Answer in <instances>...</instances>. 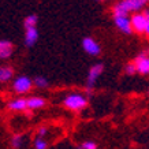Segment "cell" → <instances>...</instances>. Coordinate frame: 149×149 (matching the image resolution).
Here are the masks:
<instances>
[{"mask_svg":"<svg viewBox=\"0 0 149 149\" xmlns=\"http://www.w3.org/2000/svg\"><path fill=\"white\" fill-rule=\"evenodd\" d=\"M146 4L145 0H123L113 6L112 14L113 17H129L130 13L137 14Z\"/></svg>","mask_w":149,"mask_h":149,"instance_id":"6da1fadb","label":"cell"},{"mask_svg":"<svg viewBox=\"0 0 149 149\" xmlns=\"http://www.w3.org/2000/svg\"><path fill=\"white\" fill-rule=\"evenodd\" d=\"M63 105L70 111H82L88 105V97L82 93H70L63 99Z\"/></svg>","mask_w":149,"mask_h":149,"instance_id":"7a4b0ae2","label":"cell"},{"mask_svg":"<svg viewBox=\"0 0 149 149\" xmlns=\"http://www.w3.org/2000/svg\"><path fill=\"white\" fill-rule=\"evenodd\" d=\"M33 79L26 77V75H19L15 78V81L13 82V91L18 95H25L27 92L32 91L33 88Z\"/></svg>","mask_w":149,"mask_h":149,"instance_id":"3957f363","label":"cell"},{"mask_svg":"<svg viewBox=\"0 0 149 149\" xmlns=\"http://www.w3.org/2000/svg\"><path fill=\"white\" fill-rule=\"evenodd\" d=\"M104 71V64L103 63H96L93 64L91 68H89V72H88V81H86V92L91 93V91L95 88L96 82L99 79V77L103 74Z\"/></svg>","mask_w":149,"mask_h":149,"instance_id":"277c9868","label":"cell"},{"mask_svg":"<svg viewBox=\"0 0 149 149\" xmlns=\"http://www.w3.org/2000/svg\"><path fill=\"white\" fill-rule=\"evenodd\" d=\"M133 32L136 33H145L146 26H148V18L145 17L144 13H137L130 18Z\"/></svg>","mask_w":149,"mask_h":149,"instance_id":"5b68a950","label":"cell"},{"mask_svg":"<svg viewBox=\"0 0 149 149\" xmlns=\"http://www.w3.org/2000/svg\"><path fill=\"white\" fill-rule=\"evenodd\" d=\"M82 48L88 55L91 56H99L101 54V47L95 38L92 37H84L82 40Z\"/></svg>","mask_w":149,"mask_h":149,"instance_id":"8992f818","label":"cell"},{"mask_svg":"<svg viewBox=\"0 0 149 149\" xmlns=\"http://www.w3.org/2000/svg\"><path fill=\"white\" fill-rule=\"evenodd\" d=\"M134 64L137 67V72L141 75H149V54L141 52L134 60Z\"/></svg>","mask_w":149,"mask_h":149,"instance_id":"52a82bcc","label":"cell"},{"mask_svg":"<svg viewBox=\"0 0 149 149\" xmlns=\"http://www.w3.org/2000/svg\"><path fill=\"white\" fill-rule=\"evenodd\" d=\"M113 23L115 26L125 34H131L133 27H131V21L129 17H113Z\"/></svg>","mask_w":149,"mask_h":149,"instance_id":"ba28073f","label":"cell"},{"mask_svg":"<svg viewBox=\"0 0 149 149\" xmlns=\"http://www.w3.org/2000/svg\"><path fill=\"white\" fill-rule=\"evenodd\" d=\"M38 40V30L37 27H32V29H26L25 32V45L27 48L33 47Z\"/></svg>","mask_w":149,"mask_h":149,"instance_id":"9c48e42d","label":"cell"},{"mask_svg":"<svg viewBox=\"0 0 149 149\" xmlns=\"http://www.w3.org/2000/svg\"><path fill=\"white\" fill-rule=\"evenodd\" d=\"M14 52L13 42L8 40H0V59H8Z\"/></svg>","mask_w":149,"mask_h":149,"instance_id":"30bf717a","label":"cell"},{"mask_svg":"<svg viewBox=\"0 0 149 149\" xmlns=\"http://www.w3.org/2000/svg\"><path fill=\"white\" fill-rule=\"evenodd\" d=\"M7 107L11 111H25L27 108V99H23V97L14 99L7 104Z\"/></svg>","mask_w":149,"mask_h":149,"instance_id":"8fae6325","label":"cell"},{"mask_svg":"<svg viewBox=\"0 0 149 149\" xmlns=\"http://www.w3.org/2000/svg\"><path fill=\"white\" fill-rule=\"evenodd\" d=\"M44 105H45V100L42 97L33 96V97L27 99V108L29 109H38V108H42Z\"/></svg>","mask_w":149,"mask_h":149,"instance_id":"7c38bea8","label":"cell"},{"mask_svg":"<svg viewBox=\"0 0 149 149\" xmlns=\"http://www.w3.org/2000/svg\"><path fill=\"white\" fill-rule=\"evenodd\" d=\"M14 77V70L10 66H1L0 67V84L10 81Z\"/></svg>","mask_w":149,"mask_h":149,"instance_id":"4fadbf2b","label":"cell"},{"mask_svg":"<svg viewBox=\"0 0 149 149\" xmlns=\"http://www.w3.org/2000/svg\"><path fill=\"white\" fill-rule=\"evenodd\" d=\"M37 22H38V17L36 14H32V15H27L25 21H23V26L25 29H32V27H36Z\"/></svg>","mask_w":149,"mask_h":149,"instance_id":"5bb4252c","label":"cell"},{"mask_svg":"<svg viewBox=\"0 0 149 149\" xmlns=\"http://www.w3.org/2000/svg\"><path fill=\"white\" fill-rule=\"evenodd\" d=\"M33 84H34V86L40 88V89H45V88H48V85H49V81H48L45 77H41V75H38V77L34 78Z\"/></svg>","mask_w":149,"mask_h":149,"instance_id":"9a60e30c","label":"cell"},{"mask_svg":"<svg viewBox=\"0 0 149 149\" xmlns=\"http://www.w3.org/2000/svg\"><path fill=\"white\" fill-rule=\"evenodd\" d=\"M22 142H23V136L22 134H15V136L11 138V145H13L14 149H19L22 146Z\"/></svg>","mask_w":149,"mask_h":149,"instance_id":"2e32d148","label":"cell"},{"mask_svg":"<svg viewBox=\"0 0 149 149\" xmlns=\"http://www.w3.org/2000/svg\"><path fill=\"white\" fill-rule=\"evenodd\" d=\"M47 148H48V142L44 138L37 137L34 140V149H47Z\"/></svg>","mask_w":149,"mask_h":149,"instance_id":"e0dca14e","label":"cell"},{"mask_svg":"<svg viewBox=\"0 0 149 149\" xmlns=\"http://www.w3.org/2000/svg\"><path fill=\"white\" fill-rule=\"evenodd\" d=\"M125 71H126L127 75H134V74H137V67H136V64H134V62H133V63L126 64Z\"/></svg>","mask_w":149,"mask_h":149,"instance_id":"ac0fdd59","label":"cell"},{"mask_svg":"<svg viewBox=\"0 0 149 149\" xmlns=\"http://www.w3.org/2000/svg\"><path fill=\"white\" fill-rule=\"evenodd\" d=\"M79 148L81 149H97V144L93 142V141H85V142L81 144Z\"/></svg>","mask_w":149,"mask_h":149,"instance_id":"d6986e66","label":"cell"},{"mask_svg":"<svg viewBox=\"0 0 149 149\" xmlns=\"http://www.w3.org/2000/svg\"><path fill=\"white\" fill-rule=\"evenodd\" d=\"M47 133H48V127L42 126V127H40V129H38V130H37V136L40 137V138H42V137L45 136Z\"/></svg>","mask_w":149,"mask_h":149,"instance_id":"ffe728a7","label":"cell"},{"mask_svg":"<svg viewBox=\"0 0 149 149\" xmlns=\"http://www.w3.org/2000/svg\"><path fill=\"white\" fill-rule=\"evenodd\" d=\"M145 34L149 36V21H148V26H146V30H145Z\"/></svg>","mask_w":149,"mask_h":149,"instance_id":"44dd1931","label":"cell"},{"mask_svg":"<svg viewBox=\"0 0 149 149\" xmlns=\"http://www.w3.org/2000/svg\"><path fill=\"white\" fill-rule=\"evenodd\" d=\"M148 95H149V89H148Z\"/></svg>","mask_w":149,"mask_h":149,"instance_id":"7402d4cb","label":"cell"},{"mask_svg":"<svg viewBox=\"0 0 149 149\" xmlns=\"http://www.w3.org/2000/svg\"><path fill=\"white\" fill-rule=\"evenodd\" d=\"M78 149H81V148H78Z\"/></svg>","mask_w":149,"mask_h":149,"instance_id":"603a6c76","label":"cell"}]
</instances>
